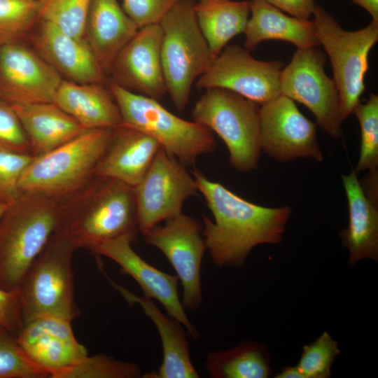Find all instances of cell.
I'll return each mask as SVG.
<instances>
[{
  "label": "cell",
  "mask_w": 378,
  "mask_h": 378,
  "mask_svg": "<svg viewBox=\"0 0 378 378\" xmlns=\"http://www.w3.org/2000/svg\"><path fill=\"white\" fill-rule=\"evenodd\" d=\"M191 173L214 217L212 220L203 216L202 234L215 265L241 268L255 246L282 241L292 214L289 206L252 203L209 180L197 169Z\"/></svg>",
  "instance_id": "1"
},
{
  "label": "cell",
  "mask_w": 378,
  "mask_h": 378,
  "mask_svg": "<svg viewBox=\"0 0 378 378\" xmlns=\"http://www.w3.org/2000/svg\"><path fill=\"white\" fill-rule=\"evenodd\" d=\"M275 378H304L297 365L286 366L276 373Z\"/></svg>",
  "instance_id": "42"
},
{
  "label": "cell",
  "mask_w": 378,
  "mask_h": 378,
  "mask_svg": "<svg viewBox=\"0 0 378 378\" xmlns=\"http://www.w3.org/2000/svg\"><path fill=\"white\" fill-rule=\"evenodd\" d=\"M61 204L20 193L0 218V288L18 289L28 268L57 230Z\"/></svg>",
  "instance_id": "3"
},
{
  "label": "cell",
  "mask_w": 378,
  "mask_h": 378,
  "mask_svg": "<svg viewBox=\"0 0 378 378\" xmlns=\"http://www.w3.org/2000/svg\"><path fill=\"white\" fill-rule=\"evenodd\" d=\"M204 365L211 378H267L272 373L268 347L248 340L227 350L210 351Z\"/></svg>",
  "instance_id": "28"
},
{
  "label": "cell",
  "mask_w": 378,
  "mask_h": 378,
  "mask_svg": "<svg viewBox=\"0 0 378 378\" xmlns=\"http://www.w3.org/2000/svg\"><path fill=\"white\" fill-rule=\"evenodd\" d=\"M281 61L255 59L250 51L238 45L225 46L209 69L197 80L204 89L223 88L262 105L281 94Z\"/></svg>",
  "instance_id": "13"
},
{
  "label": "cell",
  "mask_w": 378,
  "mask_h": 378,
  "mask_svg": "<svg viewBox=\"0 0 378 378\" xmlns=\"http://www.w3.org/2000/svg\"><path fill=\"white\" fill-rule=\"evenodd\" d=\"M353 113L360 126L359 158L354 169L357 174L363 171L378 169V96L371 94L369 99L360 102Z\"/></svg>",
  "instance_id": "30"
},
{
  "label": "cell",
  "mask_w": 378,
  "mask_h": 378,
  "mask_svg": "<svg viewBox=\"0 0 378 378\" xmlns=\"http://www.w3.org/2000/svg\"><path fill=\"white\" fill-rule=\"evenodd\" d=\"M141 376L137 363L97 354L88 355L77 364L57 373L53 378H139Z\"/></svg>",
  "instance_id": "31"
},
{
  "label": "cell",
  "mask_w": 378,
  "mask_h": 378,
  "mask_svg": "<svg viewBox=\"0 0 378 378\" xmlns=\"http://www.w3.org/2000/svg\"><path fill=\"white\" fill-rule=\"evenodd\" d=\"M107 85L119 108L122 125L140 130L186 166L216 149L212 132L195 121L182 119L158 100L126 90L111 80Z\"/></svg>",
  "instance_id": "6"
},
{
  "label": "cell",
  "mask_w": 378,
  "mask_h": 378,
  "mask_svg": "<svg viewBox=\"0 0 378 378\" xmlns=\"http://www.w3.org/2000/svg\"><path fill=\"white\" fill-rule=\"evenodd\" d=\"M60 204L55 232L76 249L92 251L121 236L135 237L138 230L134 186L118 179L94 176Z\"/></svg>",
  "instance_id": "2"
},
{
  "label": "cell",
  "mask_w": 378,
  "mask_h": 378,
  "mask_svg": "<svg viewBox=\"0 0 378 378\" xmlns=\"http://www.w3.org/2000/svg\"><path fill=\"white\" fill-rule=\"evenodd\" d=\"M112 286L130 304H138L150 318L159 333L162 346V361L157 372L142 374L144 378H198L191 360L184 326L174 318L164 314L151 298L138 296L108 277Z\"/></svg>",
  "instance_id": "21"
},
{
  "label": "cell",
  "mask_w": 378,
  "mask_h": 378,
  "mask_svg": "<svg viewBox=\"0 0 378 378\" xmlns=\"http://www.w3.org/2000/svg\"><path fill=\"white\" fill-rule=\"evenodd\" d=\"M195 5L192 0H180L159 22L167 93L180 112L188 104L194 82L214 60L198 24Z\"/></svg>",
  "instance_id": "5"
},
{
  "label": "cell",
  "mask_w": 378,
  "mask_h": 378,
  "mask_svg": "<svg viewBox=\"0 0 378 378\" xmlns=\"http://www.w3.org/2000/svg\"><path fill=\"white\" fill-rule=\"evenodd\" d=\"M139 29L118 0L91 1L84 38L107 76L115 57Z\"/></svg>",
  "instance_id": "22"
},
{
  "label": "cell",
  "mask_w": 378,
  "mask_h": 378,
  "mask_svg": "<svg viewBox=\"0 0 378 378\" xmlns=\"http://www.w3.org/2000/svg\"><path fill=\"white\" fill-rule=\"evenodd\" d=\"M160 148L158 141L148 134L121 124L113 129L94 176L116 178L136 186Z\"/></svg>",
  "instance_id": "20"
},
{
  "label": "cell",
  "mask_w": 378,
  "mask_h": 378,
  "mask_svg": "<svg viewBox=\"0 0 378 378\" xmlns=\"http://www.w3.org/2000/svg\"><path fill=\"white\" fill-rule=\"evenodd\" d=\"M24 326L19 292L0 288V327L18 336Z\"/></svg>",
  "instance_id": "38"
},
{
  "label": "cell",
  "mask_w": 378,
  "mask_h": 378,
  "mask_svg": "<svg viewBox=\"0 0 378 378\" xmlns=\"http://www.w3.org/2000/svg\"><path fill=\"white\" fill-rule=\"evenodd\" d=\"M144 241L160 250L174 269L183 288L184 309H198L202 302L201 267L206 251L202 225L181 212L149 230Z\"/></svg>",
  "instance_id": "12"
},
{
  "label": "cell",
  "mask_w": 378,
  "mask_h": 378,
  "mask_svg": "<svg viewBox=\"0 0 378 378\" xmlns=\"http://www.w3.org/2000/svg\"><path fill=\"white\" fill-rule=\"evenodd\" d=\"M206 1V0H198V1Z\"/></svg>",
  "instance_id": "44"
},
{
  "label": "cell",
  "mask_w": 378,
  "mask_h": 378,
  "mask_svg": "<svg viewBox=\"0 0 378 378\" xmlns=\"http://www.w3.org/2000/svg\"><path fill=\"white\" fill-rule=\"evenodd\" d=\"M360 182L367 197L378 204V169L368 171V174Z\"/></svg>",
  "instance_id": "40"
},
{
  "label": "cell",
  "mask_w": 378,
  "mask_h": 378,
  "mask_svg": "<svg viewBox=\"0 0 378 378\" xmlns=\"http://www.w3.org/2000/svg\"><path fill=\"white\" fill-rule=\"evenodd\" d=\"M29 36L36 52L64 80L78 83H108L107 75L85 38L68 35L39 20Z\"/></svg>",
  "instance_id": "18"
},
{
  "label": "cell",
  "mask_w": 378,
  "mask_h": 378,
  "mask_svg": "<svg viewBox=\"0 0 378 378\" xmlns=\"http://www.w3.org/2000/svg\"><path fill=\"white\" fill-rule=\"evenodd\" d=\"M354 4L364 8L372 17V21L378 23V0H351Z\"/></svg>",
  "instance_id": "41"
},
{
  "label": "cell",
  "mask_w": 378,
  "mask_h": 378,
  "mask_svg": "<svg viewBox=\"0 0 378 378\" xmlns=\"http://www.w3.org/2000/svg\"><path fill=\"white\" fill-rule=\"evenodd\" d=\"M75 250L63 234L55 232L32 262L18 288L24 323L43 316L72 321L80 315L74 299Z\"/></svg>",
  "instance_id": "7"
},
{
  "label": "cell",
  "mask_w": 378,
  "mask_h": 378,
  "mask_svg": "<svg viewBox=\"0 0 378 378\" xmlns=\"http://www.w3.org/2000/svg\"><path fill=\"white\" fill-rule=\"evenodd\" d=\"M276 8L293 17L309 20L313 14L316 0H264Z\"/></svg>",
  "instance_id": "39"
},
{
  "label": "cell",
  "mask_w": 378,
  "mask_h": 378,
  "mask_svg": "<svg viewBox=\"0 0 378 378\" xmlns=\"http://www.w3.org/2000/svg\"><path fill=\"white\" fill-rule=\"evenodd\" d=\"M259 115L261 150L271 158L279 162L323 161L316 124L299 111L294 100L281 94L260 105Z\"/></svg>",
  "instance_id": "14"
},
{
  "label": "cell",
  "mask_w": 378,
  "mask_h": 378,
  "mask_svg": "<svg viewBox=\"0 0 378 378\" xmlns=\"http://www.w3.org/2000/svg\"><path fill=\"white\" fill-rule=\"evenodd\" d=\"M38 20L37 0H0V45L21 41Z\"/></svg>",
  "instance_id": "32"
},
{
  "label": "cell",
  "mask_w": 378,
  "mask_h": 378,
  "mask_svg": "<svg viewBox=\"0 0 378 378\" xmlns=\"http://www.w3.org/2000/svg\"><path fill=\"white\" fill-rule=\"evenodd\" d=\"M326 61L318 46L298 48L281 71L280 90L307 106L325 133L339 139L342 135L339 94L334 80L324 71Z\"/></svg>",
  "instance_id": "10"
},
{
  "label": "cell",
  "mask_w": 378,
  "mask_h": 378,
  "mask_svg": "<svg viewBox=\"0 0 378 378\" xmlns=\"http://www.w3.org/2000/svg\"><path fill=\"white\" fill-rule=\"evenodd\" d=\"M92 0H37L39 20L48 22L68 35L84 38Z\"/></svg>",
  "instance_id": "29"
},
{
  "label": "cell",
  "mask_w": 378,
  "mask_h": 378,
  "mask_svg": "<svg viewBox=\"0 0 378 378\" xmlns=\"http://www.w3.org/2000/svg\"><path fill=\"white\" fill-rule=\"evenodd\" d=\"M71 321L53 316H43L24 323L17 336L21 346L50 378L85 358L86 348L76 338Z\"/></svg>",
  "instance_id": "19"
},
{
  "label": "cell",
  "mask_w": 378,
  "mask_h": 378,
  "mask_svg": "<svg viewBox=\"0 0 378 378\" xmlns=\"http://www.w3.org/2000/svg\"><path fill=\"white\" fill-rule=\"evenodd\" d=\"M134 191L138 230L144 235L181 214L185 201L199 192L186 165L162 147Z\"/></svg>",
  "instance_id": "11"
},
{
  "label": "cell",
  "mask_w": 378,
  "mask_h": 378,
  "mask_svg": "<svg viewBox=\"0 0 378 378\" xmlns=\"http://www.w3.org/2000/svg\"><path fill=\"white\" fill-rule=\"evenodd\" d=\"M159 23L139 29L115 57L108 76L131 92L158 100L167 93L161 59Z\"/></svg>",
  "instance_id": "16"
},
{
  "label": "cell",
  "mask_w": 378,
  "mask_h": 378,
  "mask_svg": "<svg viewBox=\"0 0 378 378\" xmlns=\"http://www.w3.org/2000/svg\"><path fill=\"white\" fill-rule=\"evenodd\" d=\"M62 80L22 41L0 45V98L9 104L52 102Z\"/></svg>",
  "instance_id": "15"
},
{
  "label": "cell",
  "mask_w": 378,
  "mask_h": 378,
  "mask_svg": "<svg viewBox=\"0 0 378 378\" xmlns=\"http://www.w3.org/2000/svg\"><path fill=\"white\" fill-rule=\"evenodd\" d=\"M260 105L223 88L206 89L192 110L193 121L223 141L230 166L240 173L257 168L261 153Z\"/></svg>",
  "instance_id": "8"
},
{
  "label": "cell",
  "mask_w": 378,
  "mask_h": 378,
  "mask_svg": "<svg viewBox=\"0 0 378 378\" xmlns=\"http://www.w3.org/2000/svg\"><path fill=\"white\" fill-rule=\"evenodd\" d=\"M53 102L85 130L114 129L122 124L119 108L107 84L78 83L63 79Z\"/></svg>",
  "instance_id": "24"
},
{
  "label": "cell",
  "mask_w": 378,
  "mask_h": 378,
  "mask_svg": "<svg viewBox=\"0 0 378 378\" xmlns=\"http://www.w3.org/2000/svg\"><path fill=\"white\" fill-rule=\"evenodd\" d=\"M349 210L346 229L341 230L342 246L349 252V265L362 260L378 262V204L364 192L358 174L353 169L342 175Z\"/></svg>",
  "instance_id": "23"
},
{
  "label": "cell",
  "mask_w": 378,
  "mask_h": 378,
  "mask_svg": "<svg viewBox=\"0 0 378 378\" xmlns=\"http://www.w3.org/2000/svg\"><path fill=\"white\" fill-rule=\"evenodd\" d=\"M249 5L251 17L244 31L248 50L271 39L293 43L298 48L320 45L313 21L288 16L264 0H251Z\"/></svg>",
  "instance_id": "25"
},
{
  "label": "cell",
  "mask_w": 378,
  "mask_h": 378,
  "mask_svg": "<svg viewBox=\"0 0 378 378\" xmlns=\"http://www.w3.org/2000/svg\"><path fill=\"white\" fill-rule=\"evenodd\" d=\"M50 373L34 361L17 336L0 327V378H50Z\"/></svg>",
  "instance_id": "33"
},
{
  "label": "cell",
  "mask_w": 378,
  "mask_h": 378,
  "mask_svg": "<svg viewBox=\"0 0 378 378\" xmlns=\"http://www.w3.org/2000/svg\"><path fill=\"white\" fill-rule=\"evenodd\" d=\"M340 352L338 342L324 331L314 341L303 346L296 365L304 378H329L332 364Z\"/></svg>",
  "instance_id": "34"
},
{
  "label": "cell",
  "mask_w": 378,
  "mask_h": 378,
  "mask_svg": "<svg viewBox=\"0 0 378 378\" xmlns=\"http://www.w3.org/2000/svg\"><path fill=\"white\" fill-rule=\"evenodd\" d=\"M180 0H122V7L139 28L158 24Z\"/></svg>",
  "instance_id": "37"
},
{
  "label": "cell",
  "mask_w": 378,
  "mask_h": 378,
  "mask_svg": "<svg viewBox=\"0 0 378 378\" xmlns=\"http://www.w3.org/2000/svg\"><path fill=\"white\" fill-rule=\"evenodd\" d=\"M113 129L85 130L57 148L34 156L19 182L20 193L62 202L83 187L95 169Z\"/></svg>",
  "instance_id": "4"
},
{
  "label": "cell",
  "mask_w": 378,
  "mask_h": 378,
  "mask_svg": "<svg viewBox=\"0 0 378 378\" xmlns=\"http://www.w3.org/2000/svg\"><path fill=\"white\" fill-rule=\"evenodd\" d=\"M34 155L0 150V201L10 204L20 195L21 176Z\"/></svg>",
  "instance_id": "35"
},
{
  "label": "cell",
  "mask_w": 378,
  "mask_h": 378,
  "mask_svg": "<svg viewBox=\"0 0 378 378\" xmlns=\"http://www.w3.org/2000/svg\"><path fill=\"white\" fill-rule=\"evenodd\" d=\"M0 150L31 154L28 137L8 102L0 98Z\"/></svg>",
  "instance_id": "36"
},
{
  "label": "cell",
  "mask_w": 378,
  "mask_h": 378,
  "mask_svg": "<svg viewBox=\"0 0 378 378\" xmlns=\"http://www.w3.org/2000/svg\"><path fill=\"white\" fill-rule=\"evenodd\" d=\"M312 15L320 45L331 62L343 121L353 113L365 91L369 53L378 40V23L372 21L361 29L346 31L318 4Z\"/></svg>",
  "instance_id": "9"
},
{
  "label": "cell",
  "mask_w": 378,
  "mask_h": 378,
  "mask_svg": "<svg viewBox=\"0 0 378 378\" xmlns=\"http://www.w3.org/2000/svg\"><path fill=\"white\" fill-rule=\"evenodd\" d=\"M11 105L28 137L34 156L57 148L85 130L53 102Z\"/></svg>",
  "instance_id": "26"
},
{
  "label": "cell",
  "mask_w": 378,
  "mask_h": 378,
  "mask_svg": "<svg viewBox=\"0 0 378 378\" xmlns=\"http://www.w3.org/2000/svg\"><path fill=\"white\" fill-rule=\"evenodd\" d=\"M134 239L130 235L121 236L101 244L91 251L116 262L123 274L137 282L144 296L157 300L169 316L184 326L192 338L199 339L200 334L187 316L179 298L178 276L164 272L145 261L132 248Z\"/></svg>",
  "instance_id": "17"
},
{
  "label": "cell",
  "mask_w": 378,
  "mask_h": 378,
  "mask_svg": "<svg viewBox=\"0 0 378 378\" xmlns=\"http://www.w3.org/2000/svg\"><path fill=\"white\" fill-rule=\"evenodd\" d=\"M200 28L215 59L227 43L244 33L250 14L249 1L206 0L195 5Z\"/></svg>",
  "instance_id": "27"
},
{
  "label": "cell",
  "mask_w": 378,
  "mask_h": 378,
  "mask_svg": "<svg viewBox=\"0 0 378 378\" xmlns=\"http://www.w3.org/2000/svg\"><path fill=\"white\" fill-rule=\"evenodd\" d=\"M10 204H7L0 201V218L8 208Z\"/></svg>",
  "instance_id": "43"
}]
</instances>
